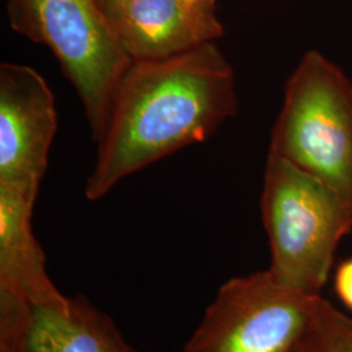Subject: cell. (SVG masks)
Here are the masks:
<instances>
[{
	"instance_id": "8fae6325",
	"label": "cell",
	"mask_w": 352,
	"mask_h": 352,
	"mask_svg": "<svg viewBox=\"0 0 352 352\" xmlns=\"http://www.w3.org/2000/svg\"><path fill=\"white\" fill-rule=\"evenodd\" d=\"M334 289L340 302L352 311V258L338 266L334 276Z\"/></svg>"
},
{
	"instance_id": "7a4b0ae2",
	"label": "cell",
	"mask_w": 352,
	"mask_h": 352,
	"mask_svg": "<svg viewBox=\"0 0 352 352\" xmlns=\"http://www.w3.org/2000/svg\"><path fill=\"white\" fill-rule=\"evenodd\" d=\"M261 214L272 276L283 286L320 295L340 240L352 231V205L315 176L267 155Z\"/></svg>"
},
{
	"instance_id": "277c9868",
	"label": "cell",
	"mask_w": 352,
	"mask_h": 352,
	"mask_svg": "<svg viewBox=\"0 0 352 352\" xmlns=\"http://www.w3.org/2000/svg\"><path fill=\"white\" fill-rule=\"evenodd\" d=\"M7 13L14 32L52 51L98 142L116 90L133 62L107 16L94 0H7Z\"/></svg>"
},
{
	"instance_id": "ba28073f",
	"label": "cell",
	"mask_w": 352,
	"mask_h": 352,
	"mask_svg": "<svg viewBox=\"0 0 352 352\" xmlns=\"http://www.w3.org/2000/svg\"><path fill=\"white\" fill-rule=\"evenodd\" d=\"M110 23L133 62L173 58L223 34L215 0H132Z\"/></svg>"
},
{
	"instance_id": "7c38bea8",
	"label": "cell",
	"mask_w": 352,
	"mask_h": 352,
	"mask_svg": "<svg viewBox=\"0 0 352 352\" xmlns=\"http://www.w3.org/2000/svg\"><path fill=\"white\" fill-rule=\"evenodd\" d=\"M131 1L132 0H103L102 1V11L110 20L113 16H115L120 10H123L126 4L131 3Z\"/></svg>"
},
{
	"instance_id": "9a60e30c",
	"label": "cell",
	"mask_w": 352,
	"mask_h": 352,
	"mask_svg": "<svg viewBox=\"0 0 352 352\" xmlns=\"http://www.w3.org/2000/svg\"><path fill=\"white\" fill-rule=\"evenodd\" d=\"M192 1H195V0H192Z\"/></svg>"
},
{
	"instance_id": "5bb4252c",
	"label": "cell",
	"mask_w": 352,
	"mask_h": 352,
	"mask_svg": "<svg viewBox=\"0 0 352 352\" xmlns=\"http://www.w3.org/2000/svg\"><path fill=\"white\" fill-rule=\"evenodd\" d=\"M295 352H304V350H302V346H300V347H299V349H298V350H296Z\"/></svg>"
},
{
	"instance_id": "9c48e42d",
	"label": "cell",
	"mask_w": 352,
	"mask_h": 352,
	"mask_svg": "<svg viewBox=\"0 0 352 352\" xmlns=\"http://www.w3.org/2000/svg\"><path fill=\"white\" fill-rule=\"evenodd\" d=\"M0 352H140L113 320L82 296L63 307L36 305L7 331Z\"/></svg>"
},
{
	"instance_id": "30bf717a",
	"label": "cell",
	"mask_w": 352,
	"mask_h": 352,
	"mask_svg": "<svg viewBox=\"0 0 352 352\" xmlns=\"http://www.w3.org/2000/svg\"><path fill=\"white\" fill-rule=\"evenodd\" d=\"M304 352H352V318L320 296Z\"/></svg>"
},
{
	"instance_id": "6da1fadb",
	"label": "cell",
	"mask_w": 352,
	"mask_h": 352,
	"mask_svg": "<svg viewBox=\"0 0 352 352\" xmlns=\"http://www.w3.org/2000/svg\"><path fill=\"white\" fill-rule=\"evenodd\" d=\"M232 67L214 43L162 60L132 62L98 141L85 196L100 200L126 176L209 139L236 113Z\"/></svg>"
},
{
	"instance_id": "4fadbf2b",
	"label": "cell",
	"mask_w": 352,
	"mask_h": 352,
	"mask_svg": "<svg viewBox=\"0 0 352 352\" xmlns=\"http://www.w3.org/2000/svg\"><path fill=\"white\" fill-rule=\"evenodd\" d=\"M94 1H96V3H97V4H98V6H100V8H101L102 1H103V0H94ZM101 10H102V8H101Z\"/></svg>"
},
{
	"instance_id": "52a82bcc",
	"label": "cell",
	"mask_w": 352,
	"mask_h": 352,
	"mask_svg": "<svg viewBox=\"0 0 352 352\" xmlns=\"http://www.w3.org/2000/svg\"><path fill=\"white\" fill-rule=\"evenodd\" d=\"M37 196L38 188L0 184V330L32 307H63L69 300L51 282L33 234Z\"/></svg>"
},
{
	"instance_id": "5b68a950",
	"label": "cell",
	"mask_w": 352,
	"mask_h": 352,
	"mask_svg": "<svg viewBox=\"0 0 352 352\" xmlns=\"http://www.w3.org/2000/svg\"><path fill=\"white\" fill-rule=\"evenodd\" d=\"M321 295L283 286L269 269L218 289L183 352H295Z\"/></svg>"
},
{
	"instance_id": "8992f818",
	"label": "cell",
	"mask_w": 352,
	"mask_h": 352,
	"mask_svg": "<svg viewBox=\"0 0 352 352\" xmlns=\"http://www.w3.org/2000/svg\"><path fill=\"white\" fill-rule=\"evenodd\" d=\"M58 131L55 98L28 65H0V184L39 189Z\"/></svg>"
},
{
	"instance_id": "3957f363",
	"label": "cell",
	"mask_w": 352,
	"mask_h": 352,
	"mask_svg": "<svg viewBox=\"0 0 352 352\" xmlns=\"http://www.w3.org/2000/svg\"><path fill=\"white\" fill-rule=\"evenodd\" d=\"M269 153L352 205V84L322 54L307 52L289 77Z\"/></svg>"
}]
</instances>
